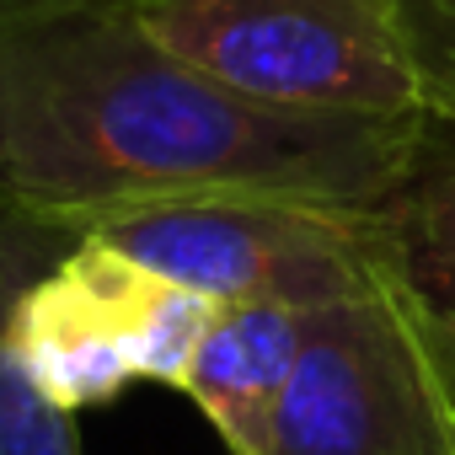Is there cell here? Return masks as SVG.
<instances>
[{
	"instance_id": "obj_1",
	"label": "cell",
	"mask_w": 455,
	"mask_h": 455,
	"mask_svg": "<svg viewBox=\"0 0 455 455\" xmlns=\"http://www.w3.org/2000/svg\"><path fill=\"white\" fill-rule=\"evenodd\" d=\"M423 124L242 97L129 0H0V209L49 225L209 193L386 204Z\"/></svg>"
},
{
	"instance_id": "obj_2",
	"label": "cell",
	"mask_w": 455,
	"mask_h": 455,
	"mask_svg": "<svg viewBox=\"0 0 455 455\" xmlns=\"http://www.w3.org/2000/svg\"><path fill=\"white\" fill-rule=\"evenodd\" d=\"M188 65L306 113H455V54L423 0H129Z\"/></svg>"
},
{
	"instance_id": "obj_3",
	"label": "cell",
	"mask_w": 455,
	"mask_h": 455,
	"mask_svg": "<svg viewBox=\"0 0 455 455\" xmlns=\"http://www.w3.org/2000/svg\"><path fill=\"white\" fill-rule=\"evenodd\" d=\"M86 236L220 300L332 306L402 284V236L386 204L295 193H209L108 214Z\"/></svg>"
},
{
	"instance_id": "obj_4",
	"label": "cell",
	"mask_w": 455,
	"mask_h": 455,
	"mask_svg": "<svg viewBox=\"0 0 455 455\" xmlns=\"http://www.w3.org/2000/svg\"><path fill=\"white\" fill-rule=\"evenodd\" d=\"M263 455H455V354L407 284L311 311Z\"/></svg>"
},
{
	"instance_id": "obj_5",
	"label": "cell",
	"mask_w": 455,
	"mask_h": 455,
	"mask_svg": "<svg viewBox=\"0 0 455 455\" xmlns=\"http://www.w3.org/2000/svg\"><path fill=\"white\" fill-rule=\"evenodd\" d=\"M12 343L33 370V380L70 412L102 407L140 380L108 290L102 247L86 231L17 295Z\"/></svg>"
},
{
	"instance_id": "obj_6",
	"label": "cell",
	"mask_w": 455,
	"mask_h": 455,
	"mask_svg": "<svg viewBox=\"0 0 455 455\" xmlns=\"http://www.w3.org/2000/svg\"><path fill=\"white\" fill-rule=\"evenodd\" d=\"M311 311L279 300H242L214 311L188 364L182 396L209 418V428L231 455H263L284 386L300 364Z\"/></svg>"
},
{
	"instance_id": "obj_7",
	"label": "cell",
	"mask_w": 455,
	"mask_h": 455,
	"mask_svg": "<svg viewBox=\"0 0 455 455\" xmlns=\"http://www.w3.org/2000/svg\"><path fill=\"white\" fill-rule=\"evenodd\" d=\"M81 242L70 225H49L17 209H0V455H86L76 412L60 407L12 343V306L17 295Z\"/></svg>"
},
{
	"instance_id": "obj_8",
	"label": "cell",
	"mask_w": 455,
	"mask_h": 455,
	"mask_svg": "<svg viewBox=\"0 0 455 455\" xmlns=\"http://www.w3.org/2000/svg\"><path fill=\"white\" fill-rule=\"evenodd\" d=\"M386 209L402 236V284L455 354V113L423 124L412 172Z\"/></svg>"
},
{
	"instance_id": "obj_9",
	"label": "cell",
	"mask_w": 455,
	"mask_h": 455,
	"mask_svg": "<svg viewBox=\"0 0 455 455\" xmlns=\"http://www.w3.org/2000/svg\"><path fill=\"white\" fill-rule=\"evenodd\" d=\"M428 6V17H434V28L444 33V44H450V54H455V0H423Z\"/></svg>"
}]
</instances>
